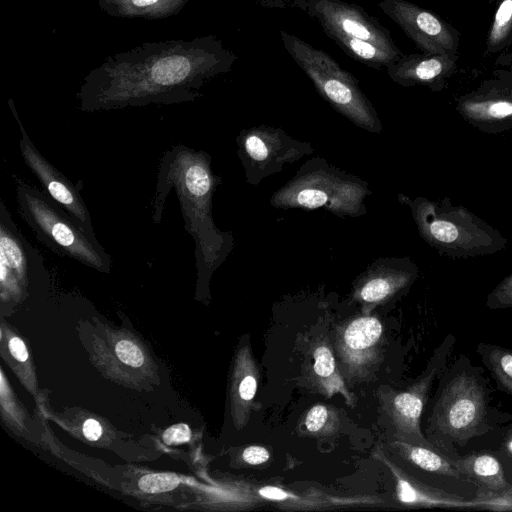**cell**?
Here are the masks:
<instances>
[{"label": "cell", "instance_id": "13", "mask_svg": "<svg viewBox=\"0 0 512 512\" xmlns=\"http://www.w3.org/2000/svg\"><path fill=\"white\" fill-rule=\"evenodd\" d=\"M459 54H404L385 69L389 78L403 86H424L441 92L457 71Z\"/></svg>", "mask_w": 512, "mask_h": 512}, {"label": "cell", "instance_id": "27", "mask_svg": "<svg viewBox=\"0 0 512 512\" xmlns=\"http://www.w3.org/2000/svg\"><path fill=\"white\" fill-rule=\"evenodd\" d=\"M314 370L321 377L330 376L335 368V361L329 348L320 346L315 353Z\"/></svg>", "mask_w": 512, "mask_h": 512}, {"label": "cell", "instance_id": "18", "mask_svg": "<svg viewBox=\"0 0 512 512\" xmlns=\"http://www.w3.org/2000/svg\"><path fill=\"white\" fill-rule=\"evenodd\" d=\"M459 472L480 484V487L499 492L510 487L496 457L488 453H472L453 461Z\"/></svg>", "mask_w": 512, "mask_h": 512}, {"label": "cell", "instance_id": "21", "mask_svg": "<svg viewBox=\"0 0 512 512\" xmlns=\"http://www.w3.org/2000/svg\"><path fill=\"white\" fill-rule=\"evenodd\" d=\"M381 333L382 325L376 318L361 317L349 324L344 333V342L351 351H363L374 345Z\"/></svg>", "mask_w": 512, "mask_h": 512}, {"label": "cell", "instance_id": "33", "mask_svg": "<svg viewBox=\"0 0 512 512\" xmlns=\"http://www.w3.org/2000/svg\"><path fill=\"white\" fill-rule=\"evenodd\" d=\"M83 434L90 441H96L102 434V427L95 419H87L83 424Z\"/></svg>", "mask_w": 512, "mask_h": 512}, {"label": "cell", "instance_id": "29", "mask_svg": "<svg viewBox=\"0 0 512 512\" xmlns=\"http://www.w3.org/2000/svg\"><path fill=\"white\" fill-rule=\"evenodd\" d=\"M328 416L327 408L323 405H316L308 412L305 420L307 429L310 432L319 431L325 424Z\"/></svg>", "mask_w": 512, "mask_h": 512}, {"label": "cell", "instance_id": "37", "mask_svg": "<svg viewBox=\"0 0 512 512\" xmlns=\"http://www.w3.org/2000/svg\"><path fill=\"white\" fill-rule=\"evenodd\" d=\"M495 0H488L489 3H493Z\"/></svg>", "mask_w": 512, "mask_h": 512}, {"label": "cell", "instance_id": "26", "mask_svg": "<svg viewBox=\"0 0 512 512\" xmlns=\"http://www.w3.org/2000/svg\"><path fill=\"white\" fill-rule=\"evenodd\" d=\"M115 353L121 362L131 367H140L144 362V356L139 347L128 340L118 342Z\"/></svg>", "mask_w": 512, "mask_h": 512}, {"label": "cell", "instance_id": "30", "mask_svg": "<svg viewBox=\"0 0 512 512\" xmlns=\"http://www.w3.org/2000/svg\"><path fill=\"white\" fill-rule=\"evenodd\" d=\"M242 457L248 464L258 465L269 459V452L261 446H249L244 450Z\"/></svg>", "mask_w": 512, "mask_h": 512}, {"label": "cell", "instance_id": "31", "mask_svg": "<svg viewBox=\"0 0 512 512\" xmlns=\"http://www.w3.org/2000/svg\"><path fill=\"white\" fill-rule=\"evenodd\" d=\"M257 389L256 379L248 375L246 376L239 385V395L243 400L249 401L251 400Z\"/></svg>", "mask_w": 512, "mask_h": 512}, {"label": "cell", "instance_id": "15", "mask_svg": "<svg viewBox=\"0 0 512 512\" xmlns=\"http://www.w3.org/2000/svg\"><path fill=\"white\" fill-rule=\"evenodd\" d=\"M190 0H98L100 9L116 18L164 19L177 15Z\"/></svg>", "mask_w": 512, "mask_h": 512}, {"label": "cell", "instance_id": "24", "mask_svg": "<svg viewBox=\"0 0 512 512\" xmlns=\"http://www.w3.org/2000/svg\"><path fill=\"white\" fill-rule=\"evenodd\" d=\"M180 483V478L173 473L147 474L138 481L139 488L146 493H161L173 490Z\"/></svg>", "mask_w": 512, "mask_h": 512}, {"label": "cell", "instance_id": "14", "mask_svg": "<svg viewBox=\"0 0 512 512\" xmlns=\"http://www.w3.org/2000/svg\"><path fill=\"white\" fill-rule=\"evenodd\" d=\"M416 275L417 267L410 259H396L393 266L370 277L360 288L359 296L366 302H379L407 287Z\"/></svg>", "mask_w": 512, "mask_h": 512}, {"label": "cell", "instance_id": "17", "mask_svg": "<svg viewBox=\"0 0 512 512\" xmlns=\"http://www.w3.org/2000/svg\"><path fill=\"white\" fill-rule=\"evenodd\" d=\"M397 479V496L402 503L425 507L477 508L475 499L467 501L458 495L427 487L400 475Z\"/></svg>", "mask_w": 512, "mask_h": 512}, {"label": "cell", "instance_id": "35", "mask_svg": "<svg viewBox=\"0 0 512 512\" xmlns=\"http://www.w3.org/2000/svg\"><path fill=\"white\" fill-rule=\"evenodd\" d=\"M259 494L263 498L270 500H284L289 497L287 492H285L284 490L272 486L263 487L262 489L259 490Z\"/></svg>", "mask_w": 512, "mask_h": 512}, {"label": "cell", "instance_id": "6", "mask_svg": "<svg viewBox=\"0 0 512 512\" xmlns=\"http://www.w3.org/2000/svg\"><path fill=\"white\" fill-rule=\"evenodd\" d=\"M284 49L336 111L357 126L379 132L381 124L359 81L331 55L286 31H280Z\"/></svg>", "mask_w": 512, "mask_h": 512}, {"label": "cell", "instance_id": "2", "mask_svg": "<svg viewBox=\"0 0 512 512\" xmlns=\"http://www.w3.org/2000/svg\"><path fill=\"white\" fill-rule=\"evenodd\" d=\"M220 182L211 170L210 156L179 144L162 156L151 201L152 220L160 223L169 192L174 189L179 200L184 228L195 243L198 274L213 271L227 254V237L219 231L212 217V196Z\"/></svg>", "mask_w": 512, "mask_h": 512}, {"label": "cell", "instance_id": "32", "mask_svg": "<svg viewBox=\"0 0 512 512\" xmlns=\"http://www.w3.org/2000/svg\"><path fill=\"white\" fill-rule=\"evenodd\" d=\"M9 349H10V352L11 354L13 355V357L20 361V362H25L28 358V352H27V348L24 344V342L18 338V337H13L10 339L9 341Z\"/></svg>", "mask_w": 512, "mask_h": 512}, {"label": "cell", "instance_id": "4", "mask_svg": "<svg viewBox=\"0 0 512 512\" xmlns=\"http://www.w3.org/2000/svg\"><path fill=\"white\" fill-rule=\"evenodd\" d=\"M291 8L317 21L349 57L370 68L381 70L403 55L390 31L360 5L343 0H296Z\"/></svg>", "mask_w": 512, "mask_h": 512}, {"label": "cell", "instance_id": "28", "mask_svg": "<svg viewBox=\"0 0 512 512\" xmlns=\"http://www.w3.org/2000/svg\"><path fill=\"white\" fill-rule=\"evenodd\" d=\"M190 438V428L184 423L175 424L163 433V440L168 445L182 444L188 442Z\"/></svg>", "mask_w": 512, "mask_h": 512}, {"label": "cell", "instance_id": "12", "mask_svg": "<svg viewBox=\"0 0 512 512\" xmlns=\"http://www.w3.org/2000/svg\"><path fill=\"white\" fill-rule=\"evenodd\" d=\"M246 171L260 177L291 163L308 151L307 144L289 138L284 132L265 126L243 131L238 138Z\"/></svg>", "mask_w": 512, "mask_h": 512}, {"label": "cell", "instance_id": "16", "mask_svg": "<svg viewBox=\"0 0 512 512\" xmlns=\"http://www.w3.org/2000/svg\"><path fill=\"white\" fill-rule=\"evenodd\" d=\"M438 367H435L430 374L407 392L397 394L393 399V412L401 428L416 436L422 445L429 444L420 434L419 419L424 407L425 397L428 389L436 376Z\"/></svg>", "mask_w": 512, "mask_h": 512}, {"label": "cell", "instance_id": "20", "mask_svg": "<svg viewBox=\"0 0 512 512\" xmlns=\"http://www.w3.org/2000/svg\"><path fill=\"white\" fill-rule=\"evenodd\" d=\"M401 452L406 458L421 469L454 478H461V473L453 461L437 454L425 446L400 443Z\"/></svg>", "mask_w": 512, "mask_h": 512}, {"label": "cell", "instance_id": "3", "mask_svg": "<svg viewBox=\"0 0 512 512\" xmlns=\"http://www.w3.org/2000/svg\"><path fill=\"white\" fill-rule=\"evenodd\" d=\"M409 205L421 238L440 255L468 259L495 254L506 248V237L450 197L434 201L419 196L403 197Z\"/></svg>", "mask_w": 512, "mask_h": 512}, {"label": "cell", "instance_id": "5", "mask_svg": "<svg viewBox=\"0 0 512 512\" xmlns=\"http://www.w3.org/2000/svg\"><path fill=\"white\" fill-rule=\"evenodd\" d=\"M18 213L35 237L60 257L109 273L112 258L97 238L87 235L52 198L13 175Z\"/></svg>", "mask_w": 512, "mask_h": 512}, {"label": "cell", "instance_id": "22", "mask_svg": "<svg viewBox=\"0 0 512 512\" xmlns=\"http://www.w3.org/2000/svg\"><path fill=\"white\" fill-rule=\"evenodd\" d=\"M485 362L504 389L512 394V351L492 347L485 355Z\"/></svg>", "mask_w": 512, "mask_h": 512}, {"label": "cell", "instance_id": "1", "mask_svg": "<svg viewBox=\"0 0 512 512\" xmlns=\"http://www.w3.org/2000/svg\"><path fill=\"white\" fill-rule=\"evenodd\" d=\"M237 58L215 35L144 42L92 69L76 93L78 108L92 113L195 101Z\"/></svg>", "mask_w": 512, "mask_h": 512}, {"label": "cell", "instance_id": "9", "mask_svg": "<svg viewBox=\"0 0 512 512\" xmlns=\"http://www.w3.org/2000/svg\"><path fill=\"white\" fill-rule=\"evenodd\" d=\"M455 109L469 125L486 134L512 129V69H497L475 89L455 99Z\"/></svg>", "mask_w": 512, "mask_h": 512}, {"label": "cell", "instance_id": "8", "mask_svg": "<svg viewBox=\"0 0 512 512\" xmlns=\"http://www.w3.org/2000/svg\"><path fill=\"white\" fill-rule=\"evenodd\" d=\"M486 421L484 391L472 376L460 374L444 388L435 409V425L449 439L465 443L483 433Z\"/></svg>", "mask_w": 512, "mask_h": 512}, {"label": "cell", "instance_id": "19", "mask_svg": "<svg viewBox=\"0 0 512 512\" xmlns=\"http://www.w3.org/2000/svg\"><path fill=\"white\" fill-rule=\"evenodd\" d=\"M512 45V0H501L488 30L485 54L491 55Z\"/></svg>", "mask_w": 512, "mask_h": 512}, {"label": "cell", "instance_id": "10", "mask_svg": "<svg viewBox=\"0 0 512 512\" xmlns=\"http://www.w3.org/2000/svg\"><path fill=\"white\" fill-rule=\"evenodd\" d=\"M9 106L21 133L19 149L25 165L41 183L45 194L64 209L87 235L96 238L89 210L80 193L83 182L73 184L40 153L29 137L11 99Z\"/></svg>", "mask_w": 512, "mask_h": 512}, {"label": "cell", "instance_id": "36", "mask_svg": "<svg viewBox=\"0 0 512 512\" xmlns=\"http://www.w3.org/2000/svg\"><path fill=\"white\" fill-rule=\"evenodd\" d=\"M507 449L512 454V438L507 442Z\"/></svg>", "mask_w": 512, "mask_h": 512}, {"label": "cell", "instance_id": "11", "mask_svg": "<svg viewBox=\"0 0 512 512\" xmlns=\"http://www.w3.org/2000/svg\"><path fill=\"white\" fill-rule=\"evenodd\" d=\"M378 7L425 54H458L460 32L436 13L407 0H379Z\"/></svg>", "mask_w": 512, "mask_h": 512}, {"label": "cell", "instance_id": "7", "mask_svg": "<svg viewBox=\"0 0 512 512\" xmlns=\"http://www.w3.org/2000/svg\"><path fill=\"white\" fill-rule=\"evenodd\" d=\"M367 192L362 181L319 168L299 173L274 194L271 203L281 208H324L338 215L356 216L364 212Z\"/></svg>", "mask_w": 512, "mask_h": 512}, {"label": "cell", "instance_id": "25", "mask_svg": "<svg viewBox=\"0 0 512 512\" xmlns=\"http://www.w3.org/2000/svg\"><path fill=\"white\" fill-rule=\"evenodd\" d=\"M486 304L491 309L512 308V273L489 293Z\"/></svg>", "mask_w": 512, "mask_h": 512}, {"label": "cell", "instance_id": "23", "mask_svg": "<svg viewBox=\"0 0 512 512\" xmlns=\"http://www.w3.org/2000/svg\"><path fill=\"white\" fill-rule=\"evenodd\" d=\"M475 500L476 509L512 511V487L499 492L480 487Z\"/></svg>", "mask_w": 512, "mask_h": 512}, {"label": "cell", "instance_id": "34", "mask_svg": "<svg viewBox=\"0 0 512 512\" xmlns=\"http://www.w3.org/2000/svg\"><path fill=\"white\" fill-rule=\"evenodd\" d=\"M255 3L265 9L284 10L291 8L296 0H254Z\"/></svg>", "mask_w": 512, "mask_h": 512}]
</instances>
